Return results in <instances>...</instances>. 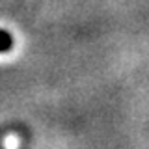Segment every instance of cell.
Listing matches in <instances>:
<instances>
[{
  "instance_id": "6da1fadb",
  "label": "cell",
  "mask_w": 149,
  "mask_h": 149,
  "mask_svg": "<svg viewBox=\"0 0 149 149\" xmlns=\"http://www.w3.org/2000/svg\"><path fill=\"white\" fill-rule=\"evenodd\" d=\"M11 49H13V36L0 28V54L9 52Z\"/></svg>"
}]
</instances>
